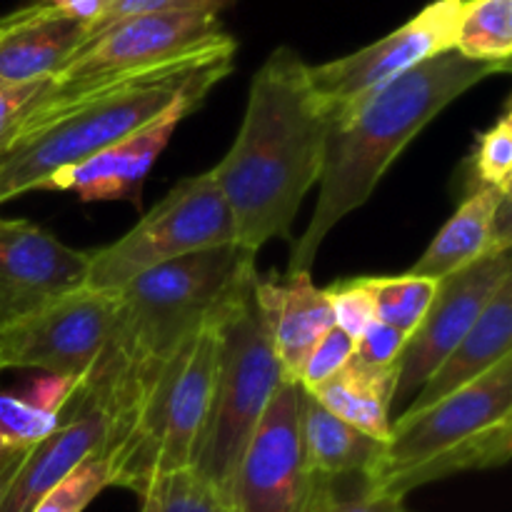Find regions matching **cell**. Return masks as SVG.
<instances>
[{
	"mask_svg": "<svg viewBox=\"0 0 512 512\" xmlns=\"http://www.w3.org/2000/svg\"><path fill=\"white\" fill-rule=\"evenodd\" d=\"M300 430H303V448L310 468L328 485H368L383 460L385 443L335 418L305 390L300 403Z\"/></svg>",
	"mask_w": 512,
	"mask_h": 512,
	"instance_id": "20",
	"label": "cell"
},
{
	"mask_svg": "<svg viewBox=\"0 0 512 512\" xmlns=\"http://www.w3.org/2000/svg\"><path fill=\"white\" fill-rule=\"evenodd\" d=\"M115 293L80 288L0 330V370L33 368L75 380L93 375L113 335Z\"/></svg>",
	"mask_w": 512,
	"mask_h": 512,
	"instance_id": "10",
	"label": "cell"
},
{
	"mask_svg": "<svg viewBox=\"0 0 512 512\" xmlns=\"http://www.w3.org/2000/svg\"><path fill=\"white\" fill-rule=\"evenodd\" d=\"M463 0H433L415 18L358 53L308 65V78L333 118L425 60L455 48Z\"/></svg>",
	"mask_w": 512,
	"mask_h": 512,
	"instance_id": "11",
	"label": "cell"
},
{
	"mask_svg": "<svg viewBox=\"0 0 512 512\" xmlns=\"http://www.w3.org/2000/svg\"><path fill=\"white\" fill-rule=\"evenodd\" d=\"M228 243H235L233 215L208 170L180 180L123 238L88 250L85 288L118 293L143 270Z\"/></svg>",
	"mask_w": 512,
	"mask_h": 512,
	"instance_id": "8",
	"label": "cell"
},
{
	"mask_svg": "<svg viewBox=\"0 0 512 512\" xmlns=\"http://www.w3.org/2000/svg\"><path fill=\"white\" fill-rule=\"evenodd\" d=\"M330 125L308 63L288 45L275 48L250 83L238 138L210 170L240 248L258 255L268 240H290L295 215L323 173Z\"/></svg>",
	"mask_w": 512,
	"mask_h": 512,
	"instance_id": "2",
	"label": "cell"
},
{
	"mask_svg": "<svg viewBox=\"0 0 512 512\" xmlns=\"http://www.w3.org/2000/svg\"><path fill=\"white\" fill-rule=\"evenodd\" d=\"M255 278V253L228 243L143 270L115 293L118 313L108 350L78 388L108 408V440L133 415L170 358Z\"/></svg>",
	"mask_w": 512,
	"mask_h": 512,
	"instance_id": "3",
	"label": "cell"
},
{
	"mask_svg": "<svg viewBox=\"0 0 512 512\" xmlns=\"http://www.w3.org/2000/svg\"><path fill=\"white\" fill-rule=\"evenodd\" d=\"M495 73H508V68L448 50L333 118L325 140L318 203L305 233L290 248L288 275L310 273L330 230L373 195L380 178L420 130Z\"/></svg>",
	"mask_w": 512,
	"mask_h": 512,
	"instance_id": "4",
	"label": "cell"
},
{
	"mask_svg": "<svg viewBox=\"0 0 512 512\" xmlns=\"http://www.w3.org/2000/svg\"><path fill=\"white\" fill-rule=\"evenodd\" d=\"M505 195L512 193H500L488 185H475L458 205L453 218L440 228L433 243L425 248L410 273L443 280L495 250L493 220Z\"/></svg>",
	"mask_w": 512,
	"mask_h": 512,
	"instance_id": "21",
	"label": "cell"
},
{
	"mask_svg": "<svg viewBox=\"0 0 512 512\" xmlns=\"http://www.w3.org/2000/svg\"><path fill=\"white\" fill-rule=\"evenodd\" d=\"M0 495H3V478H0Z\"/></svg>",
	"mask_w": 512,
	"mask_h": 512,
	"instance_id": "38",
	"label": "cell"
},
{
	"mask_svg": "<svg viewBox=\"0 0 512 512\" xmlns=\"http://www.w3.org/2000/svg\"><path fill=\"white\" fill-rule=\"evenodd\" d=\"M328 290L330 308H333L335 328L343 330L353 340H358L365 333L370 323L375 320L373 295L363 278H348L333 283Z\"/></svg>",
	"mask_w": 512,
	"mask_h": 512,
	"instance_id": "30",
	"label": "cell"
},
{
	"mask_svg": "<svg viewBox=\"0 0 512 512\" xmlns=\"http://www.w3.org/2000/svg\"><path fill=\"white\" fill-rule=\"evenodd\" d=\"M78 383L68 378H60V375H43V378L35 380L28 388V393L23 395L30 405L45 410V413L63 415V410L68 408L70 400H73Z\"/></svg>",
	"mask_w": 512,
	"mask_h": 512,
	"instance_id": "35",
	"label": "cell"
},
{
	"mask_svg": "<svg viewBox=\"0 0 512 512\" xmlns=\"http://www.w3.org/2000/svg\"><path fill=\"white\" fill-rule=\"evenodd\" d=\"M405 345H408V335L380 320H373L365 333L355 340L353 360L368 368H398Z\"/></svg>",
	"mask_w": 512,
	"mask_h": 512,
	"instance_id": "32",
	"label": "cell"
},
{
	"mask_svg": "<svg viewBox=\"0 0 512 512\" xmlns=\"http://www.w3.org/2000/svg\"><path fill=\"white\" fill-rule=\"evenodd\" d=\"M110 465L103 458V453L83 460L70 475H65L50 493L40 498L33 512H83L103 493L110 488Z\"/></svg>",
	"mask_w": 512,
	"mask_h": 512,
	"instance_id": "26",
	"label": "cell"
},
{
	"mask_svg": "<svg viewBox=\"0 0 512 512\" xmlns=\"http://www.w3.org/2000/svg\"><path fill=\"white\" fill-rule=\"evenodd\" d=\"M110 413L93 395L78 393L60 415V423L38 448L30 450L5 478L0 512H33L45 493L83 460L100 455L108 445Z\"/></svg>",
	"mask_w": 512,
	"mask_h": 512,
	"instance_id": "15",
	"label": "cell"
},
{
	"mask_svg": "<svg viewBox=\"0 0 512 512\" xmlns=\"http://www.w3.org/2000/svg\"><path fill=\"white\" fill-rule=\"evenodd\" d=\"M60 423V415L30 405L23 395L0 393V478H8L15 465L38 448Z\"/></svg>",
	"mask_w": 512,
	"mask_h": 512,
	"instance_id": "25",
	"label": "cell"
},
{
	"mask_svg": "<svg viewBox=\"0 0 512 512\" xmlns=\"http://www.w3.org/2000/svg\"><path fill=\"white\" fill-rule=\"evenodd\" d=\"M35 3H48V0H35Z\"/></svg>",
	"mask_w": 512,
	"mask_h": 512,
	"instance_id": "39",
	"label": "cell"
},
{
	"mask_svg": "<svg viewBox=\"0 0 512 512\" xmlns=\"http://www.w3.org/2000/svg\"><path fill=\"white\" fill-rule=\"evenodd\" d=\"M255 280H250L215 318L218 360L213 398L203 440L190 468L213 485L223 500L245 445L253 438L273 395L283 380H288L255 300Z\"/></svg>",
	"mask_w": 512,
	"mask_h": 512,
	"instance_id": "7",
	"label": "cell"
},
{
	"mask_svg": "<svg viewBox=\"0 0 512 512\" xmlns=\"http://www.w3.org/2000/svg\"><path fill=\"white\" fill-rule=\"evenodd\" d=\"M395 385L398 368H368L350 360L333 380L310 395L343 423L380 443H388L393 430Z\"/></svg>",
	"mask_w": 512,
	"mask_h": 512,
	"instance_id": "22",
	"label": "cell"
},
{
	"mask_svg": "<svg viewBox=\"0 0 512 512\" xmlns=\"http://www.w3.org/2000/svg\"><path fill=\"white\" fill-rule=\"evenodd\" d=\"M218 338L215 320L178 350L153 380L103 458L110 483L143 498L158 480L190 470L208 423Z\"/></svg>",
	"mask_w": 512,
	"mask_h": 512,
	"instance_id": "6",
	"label": "cell"
},
{
	"mask_svg": "<svg viewBox=\"0 0 512 512\" xmlns=\"http://www.w3.org/2000/svg\"><path fill=\"white\" fill-rule=\"evenodd\" d=\"M475 185H488L500 193H512V115L503 110L485 133H480L473 155Z\"/></svg>",
	"mask_w": 512,
	"mask_h": 512,
	"instance_id": "27",
	"label": "cell"
},
{
	"mask_svg": "<svg viewBox=\"0 0 512 512\" xmlns=\"http://www.w3.org/2000/svg\"><path fill=\"white\" fill-rule=\"evenodd\" d=\"M193 110V105H175L130 138L118 140L73 168L60 170L43 185V190H70L83 203L130 200L140 205V193L150 168L170 143L180 120L188 118Z\"/></svg>",
	"mask_w": 512,
	"mask_h": 512,
	"instance_id": "16",
	"label": "cell"
},
{
	"mask_svg": "<svg viewBox=\"0 0 512 512\" xmlns=\"http://www.w3.org/2000/svg\"><path fill=\"white\" fill-rule=\"evenodd\" d=\"M318 512H413L403 498L370 493L365 483H325Z\"/></svg>",
	"mask_w": 512,
	"mask_h": 512,
	"instance_id": "31",
	"label": "cell"
},
{
	"mask_svg": "<svg viewBox=\"0 0 512 512\" xmlns=\"http://www.w3.org/2000/svg\"><path fill=\"white\" fill-rule=\"evenodd\" d=\"M453 50L463 58L510 70L512 0H463Z\"/></svg>",
	"mask_w": 512,
	"mask_h": 512,
	"instance_id": "23",
	"label": "cell"
},
{
	"mask_svg": "<svg viewBox=\"0 0 512 512\" xmlns=\"http://www.w3.org/2000/svg\"><path fill=\"white\" fill-rule=\"evenodd\" d=\"M88 250L60 243L30 220L0 218V330L85 288Z\"/></svg>",
	"mask_w": 512,
	"mask_h": 512,
	"instance_id": "14",
	"label": "cell"
},
{
	"mask_svg": "<svg viewBox=\"0 0 512 512\" xmlns=\"http://www.w3.org/2000/svg\"><path fill=\"white\" fill-rule=\"evenodd\" d=\"M512 278L510 250H490L468 268L438 280L433 303L423 323L415 328L398 365V385L393 400V423L415 398L433 370L450 355V350L473 330L483 310Z\"/></svg>",
	"mask_w": 512,
	"mask_h": 512,
	"instance_id": "12",
	"label": "cell"
},
{
	"mask_svg": "<svg viewBox=\"0 0 512 512\" xmlns=\"http://www.w3.org/2000/svg\"><path fill=\"white\" fill-rule=\"evenodd\" d=\"M353 350L355 340L350 338V335H345L340 328H330L328 333L320 338V343L310 350V355L305 358L295 383H298L305 393H313L320 385L333 380L335 375L353 360Z\"/></svg>",
	"mask_w": 512,
	"mask_h": 512,
	"instance_id": "29",
	"label": "cell"
},
{
	"mask_svg": "<svg viewBox=\"0 0 512 512\" xmlns=\"http://www.w3.org/2000/svg\"><path fill=\"white\" fill-rule=\"evenodd\" d=\"M225 35L220 8L158 10L118 20L90 35L83 48L53 78L55 85L88 83L128 70L148 68Z\"/></svg>",
	"mask_w": 512,
	"mask_h": 512,
	"instance_id": "13",
	"label": "cell"
},
{
	"mask_svg": "<svg viewBox=\"0 0 512 512\" xmlns=\"http://www.w3.org/2000/svg\"><path fill=\"white\" fill-rule=\"evenodd\" d=\"M88 38V25L48 3H33L28 15L0 33V80L28 85L53 80Z\"/></svg>",
	"mask_w": 512,
	"mask_h": 512,
	"instance_id": "18",
	"label": "cell"
},
{
	"mask_svg": "<svg viewBox=\"0 0 512 512\" xmlns=\"http://www.w3.org/2000/svg\"><path fill=\"white\" fill-rule=\"evenodd\" d=\"M45 85H48V80L28 85H5L0 90V155L13 148L15 140L20 138L25 110L43 93Z\"/></svg>",
	"mask_w": 512,
	"mask_h": 512,
	"instance_id": "33",
	"label": "cell"
},
{
	"mask_svg": "<svg viewBox=\"0 0 512 512\" xmlns=\"http://www.w3.org/2000/svg\"><path fill=\"white\" fill-rule=\"evenodd\" d=\"M512 355V278L500 285L498 293L483 310L478 323L450 350L448 358L433 370L423 388L415 393L400 415H415L438 400L458 393L465 385L483 378L500 360ZM398 415V418H400ZM395 418V420H398Z\"/></svg>",
	"mask_w": 512,
	"mask_h": 512,
	"instance_id": "19",
	"label": "cell"
},
{
	"mask_svg": "<svg viewBox=\"0 0 512 512\" xmlns=\"http://www.w3.org/2000/svg\"><path fill=\"white\" fill-rule=\"evenodd\" d=\"M230 0H108V8L100 15L98 23L88 30L90 35L100 33L108 25L118 23V20L133 18V15L143 13H158V10H180V8H200V5H213V8L223 10Z\"/></svg>",
	"mask_w": 512,
	"mask_h": 512,
	"instance_id": "34",
	"label": "cell"
},
{
	"mask_svg": "<svg viewBox=\"0 0 512 512\" xmlns=\"http://www.w3.org/2000/svg\"><path fill=\"white\" fill-rule=\"evenodd\" d=\"M255 300L268 325L270 343L283 375L288 380H298L310 350L330 328H335L328 290L318 288L310 273H285L283 278L258 275Z\"/></svg>",
	"mask_w": 512,
	"mask_h": 512,
	"instance_id": "17",
	"label": "cell"
},
{
	"mask_svg": "<svg viewBox=\"0 0 512 512\" xmlns=\"http://www.w3.org/2000/svg\"><path fill=\"white\" fill-rule=\"evenodd\" d=\"M303 388L283 380L230 480L228 512H318L325 483L313 473L300 430Z\"/></svg>",
	"mask_w": 512,
	"mask_h": 512,
	"instance_id": "9",
	"label": "cell"
},
{
	"mask_svg": "<svg viewBox=\"0 0 512 512\" xmlns=\"http://www.w3.org/2000/svg\"><path fill=\"white\" fill-rule=\"evenodd\" d=\"M363 280L373 295L375 320L400 330L408 338L423 323L425 313L433 303L435 288H438V280L413 273L383 275V278L365 275Z\"/></svg>",
	"mask_w": 512,
	"mask_h": 512,
	"instance_id": "24",
	"label": "cell"
},
{
	"mask_svg": "<svg viewBox=\"0 0 512 512\" xmlns=\"http://www.w3.org/2000/svg\"><path fill=\"white\" fill-rule=\"evenodd\" d=\"M512 453V355L415 415H400L368 490L403 498L470 470H493Z\"/></svg>",
	"mask_w": 512,
	"mask_h": 512,
	"instance_id": "5",
	"label": "cell"
},
{
	"mask_svg": "<svg viewBox=\"0 0 512 512\" xmlns=\"http://www.w3.org/2000/svg\"><path fill=\"white\" fill-rule=\"evenodd\" d=\"M28 10H30V5H28V8H18V10H13V13L0 15V33H5V30H8L10 25L18 23L20 18H25V15H28Z\"/></svg>",
	"mask_w": 512,
	"mask_h": 512,
	"instance_id": "36",
	"label": "cell"
},
{
	"mask_svg": "<svg viewBox=\"0 0 512 512\" xmlns=\"http://www.w3.org/2000/svg\"><path fill=\"white\" fill-rule=\"evenodd\" d=\"M233 35L163 63L88 83L55 85L28 105L20 138L0 155V205L30 190H43L60 170L130 138L175 105H193L233 70Z\"/></svg>",
	"mask_w": 512,
	"mask_h": 512,
	"instance_id": "1",
	"label": "cell"
},
{
	"mask_svg": "<svg viewBox=\"0 0 512 512\" xmlns=\"http://www.w3.org/2000/svg\"><path fill=\"white\" fill-rule=\"evenodd\" d=\"M148 493L155 495L160 512H228L218 490L193 470H180L158 480Z\"/></svg>",
	"mask_w": 512,
	"mask_h": 512,
	"instance_id": "28",
	"label": "cell"
},
{
	"mask_svg": "<svg viewBox=\"0 0 512 512\" xmlns=\"http://www.w3.org/2000/svg\"><path fill=\"white\" fill-rule=\"evenodd\" d=\"M140 500H143V505H140V512H160L158 500H155L153 493H145Z\"/></svg>",
	"mask_w": 512,
	"mask_h": 512,
	"instance_id": "37",
	"label": "cell"
}]
</instances>
